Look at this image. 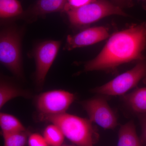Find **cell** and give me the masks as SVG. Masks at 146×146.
Segmentation results:
<instances>
[{
  "instance_id": "obj_7",
  "label": "cell",
  "mask_w": 146,
  "mask_h": 146,
  "mask_svg": "<svg viewBox=\"0 0 146 146\" xmlns=\"http://www.w3.org/2000/svg\"><path fill=\"white\" fill-rule=\"evenodd\" d=\"M60 45V41L48 40L40 43L35 48L34 54L36 63L35 78L38 86H41L44 84Z\"/></svg>"
},
{
  "instance_id": "obj_4",
  "label": "cell",
  "mask_w": 146,
  "mask_h": 146,
  "mask_svg": "<svg viewBox=\"0 0 146 146\" xmlns=\"http://www.w3.org/2000/svg\"><path fill=\"white\" fill-rule=\"evenodd\" d=\"M142 80L146 83V60L139 61L133 68L97 87L93 92L109 96H123L137 86Z\"/></svg>"
},
{
  "instance_id": "obj_18",
  "label": "cell",
  "mask_w": 146,
  "mask_h": 146,
  "mask_svg": "<svg viewBox=\"0 0 146 146\" xmlns=\"http://www.w3.org/2000/svg\"><path fill=\"white\" fill-rule=\"evenodd\" d=\"M29 146H49L44 136L34 133L31 134L28 138Z\"/></svg>"
},
{
  "instance_id": "obj_6",
  "label": "cell",
  "mask_w": 146,
  "mask_h": 146,
  "mask_svg": "<svg viewBox=\"0 0 146 146\" xmlns=\"http://www.w3.org/2000/svg\"><path fill=\"white\" fill-rule=\"evenodd\" d=\"M75 99L74 95L64 90H53L39 95L36 100V107L41 117L63 114Z\"/></svg>"
},
{
  "instance_id": "obj_3",
  "label": "cell",
  "mask_w": 146,
  "mask_h": 146,
  "mask_svg": "<svg viewBox=\"0 0 146 146\" xmlns=\"http://www.w3.org/2000/svg\"><path fill=\"white\" fill-rule=\"evenodd\" d=\"M66 13L71 23L76 26L90 25L111 15H126L121 7L107 0H96L79 8L68 10Z\"/></svg>"
},
{
  "instance_id": "obj_2",
  "label": "cell",
  "mask_w": 146,
  "mask_h": 146,
  "mask_svg": "<svg viewBox=\"0 0 146 146\" xmlns=\"http://www.w3.org/2000/svg\"><path fill=\"white\" fill-rule=\"evenodd\" d=\"M42 118L58 126L65 137L77 146H94L97 133L90 120L66 112Z\"/></svg>"
},
{
  "instance_id": "obj_5",
  "label": "cell",
  "mask_w": 146,
  "mask_h": 146,
  "mask_svg": "<svg viewBox=\"0 0 146 146\" xmlns=\"http://www.w3.org/2000/svg\"><path fill=\"white\" fill-rule=\"evenodd\" d=\"M0 61L17 76L23 75L21 37L14 30L7 29L1 32Z\"/></svg>"
},
{
  "instance_id": "obj_12",
  "label": "cell",
  "mask_w": 146,
  "mask_h": 146,
  "mask_svg": "<svg viewBox=\"0 0 146 146\" xmlns=\"http://www.w3.org/2000/svg\"><path fill=\"white\" fill-rule=\"evenodd\" d=\"M136 133L132 121L121 126L118 135L117 146H144Z\"/></svg>"
},
{
  "instance_id": "obj_20",
  "label": "cell",
  "mask_w": 146,
  "mask_h": 146,
  "mask_svg": "<svg viewBox=\"0 0 146 146\" xmlns=\"http://www.w3.org/2000/svg\"><path fill=\"white\" fill-rule=\"evenodd\" d=\"M138 117L142 131L140 139L142 144L146 146V113L138 114Z\"/></svg>"
},
{
  "instance_id": "obj_15",
  "label": "cell",
  "mask_w": 146,
  "mask_h": 146,
  "mask_svg": "<svg viewBox=\"0 0 146 146\" xmlns=\"http://www.w3.org/2000/svg\"><path fill=\"white\" fill-rule=\"evenodd\" d=\"M23 12L21 3L18 0H0V17L12 18L19 16Z\"/></svg>"
},
{
  "instance_id": "obj_22",
  "label": "cell",
  "mask_w": 146,
  "mask_h": 146,
  "mask_svg": "<svg viewBox=\"0 0 146 146\" xmlns=\"http://www.w3.org/2000/svg\"><path fill=\"white\" fill-rule=\"evenodd\" d=\"M141 2L143 4V6L146 9V0H137Z\"/></svg>"
},
{
  "instance_id": "obj_14",
  "label": "cell",
  "mask_w": 146,
  "mask_h": 146,
  "mask_svg": "<svg viewBox=\"0 0 146 146\" xmlns=\"http://www.w3.org/2000/svg\"><path fill=\"white\" fill-rule=\"evenodd\" d=\"M28 93L11 84L1 82L0 85V108H2L10 100L19 97H28Z\"/></svg>"
},
{
  "instance_id": "obj_19",
  "label": "cell",
  "mask_w": 146,
  "mask_h": 146,
  "mask_svg": "<svg viewBox=\"0 0 146 146\" xmlns=\"http://www.w3.org/2000/svg\"><path fill=\"white\" fill-rule=\"evenodd\" d=\"M96 0H68L65 12L70 9L79 8L95 1Z\"/></svg>"
},
{
  "instance_id": "obj_10",
  "label": "cell",
  "mask_w": 146,
  "mask_h": 146,
  "mask_svg": "<svg viewBox=\"0 0 146 146\" xmlns=\"http://www.w3.org/2000/svg\"><path fill=\"white\" fill-rule=\"evenodd\" d=\"M123 96V100L133 112L137 114L146 113V87L136 88Z\"/></svg>"
},
{
  "instance_id": "obj_8",
  "label": "cell",
  "mask_w": 146,
  "mask_h": 146,
  "mask_svg": "<svg viewBox=\"0 0 146 146\" xmlns=\"http://www.w3.org/2000/svg\"><path fill=\"white\" fill-rule=\"evenodd\" d=\"M82 105L92 122L105 129H113L117 125L115 113L103 98L98 97L87 100Z\"/></svg>"
},
{
  "instance_id": "obj_16",
  "label": "cell",
  "mask_w": 146,
  "mask_h": 146,
  "mask_svg": "<svg viewBox=\"0 0 146 146\" xmlns=\"http://www.w3.org/2000/svg\"><path fill=\"white\" fill-rule=\"evenodd\" d=\"M43 136L49 146H62L65 137L60 128L53 123L45 129Z\"/></svg>"
},
{
  "instance_id": "obj_13",
  "label": "cell",
  "mask_w": 146,
  "mask_h": 146,
  "mask_svg": "<svg viewBox=\"0 0 146 146\" xmlns=\"http://www.w3.org/2000/svg\"><path fill=\"white\" fill-rule=\"evenodd\" d=\"M0 127L2 135L26 130L23 124L17 118L3 112L0 114Z\"/></svg>"
},
{
  "instance_id": "obj_17",
  "label": "cell",
  "mask_w": 146,
  "mask_h": 146,
  "mask_svg": "<svg viewBox=\"0 0 146 146\" xmlns=\"http://www.w3.org/2000/svg\"><path fill=\"white\" fill-rule=\"evenodd\" d=\"M3 136L4 146H25L27 139L25 131L7 133Z\"/></svg>"
},
{
  "instance_id": "obj_23",
  "label": "cell",
  "mask_w": 146,
  "mask_h": 146,
  "mask_svg": "<svg viewBox=\"0 0 146 146\" xmlns=\"http://www.w3.org/2000/svg\"><path fill=\"white\" fill-rule=\"evenodd\" d=\"M72 146V145H62V146Z\"/></svg>"
},
{
  "instance_id": "obj_9",
  "label": "cell",
  "mask_w": 146,
  "mask_h": 146,
  "mask_svg": "<svg viewBox=\"0 0 146 146\" xmlns=\"http://www.w3.org/2000/svg\"><path fill=\"white\" fill-rule=\"evenodd\" d=\"M108 30L103 27L90 28L74 35L67 36L65 48L68 50L94 44L107 38Z\"/></svg>"
},
{
  "instance_id": "obj_11",
  "label": "cell",
  "mask_w": 146,
  "mask_h": 146,
  "mask_svg": "<svg viewBox=\"0 0 146 146\" xmlns=\"http://www.w3.org/2000/svg\"><path fill=\"white\" fill-rule=\"evenodd\" d=\"M68 0H37L30 12L35 16L64 11Z\"/></svg>"
},
{
  "instance_id": "obj_21",
  "label": "cell",
  "mask_w": 146,
  "mask_h": 146,
  "mask_svg": "<svg viewBox=\"0 0 146 146\" xmlns=\"http://www.w3.org/2000/svg\"><path fill=\"white\" fill-rule=\"evenodd\" d=\"M115 4L121 8L123 7H130L132 5V0H113Z\"/></svg>"
},
{
  "instance_id": "obj_1",
  "label": "cell",
  "mask_w": 146,
  "mask_h": 146,
  "mask_svg": "<svg viewBox=\"0 0 146 146\" xmlns=\"http://www.w3.org/2000/svg\"><path fill=\"white\" fill-rule=\"evenodd\" d=\"M146 22L116 33L108 39L99 54L84 65V71L112 70L133 60L145 59Z\"/></svg>"
}]
</instances>
